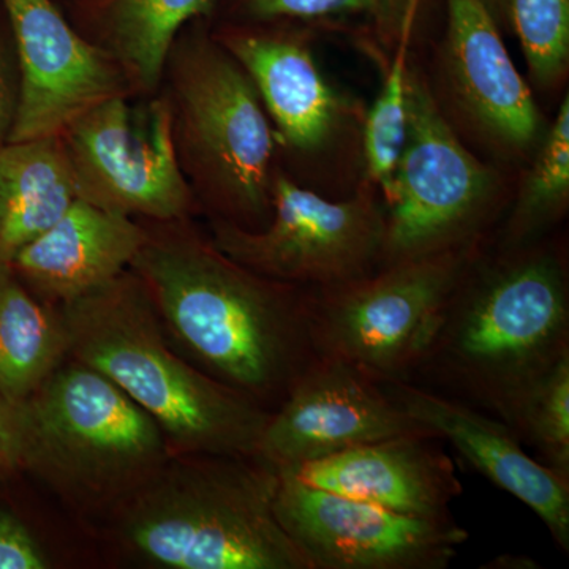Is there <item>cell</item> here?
I'll use <instances>...</instances> for the list:
<instances>
[{
    "mask_svg": "<svg viewBox=\"0 0 569 569\" xmlns=\"http://www.w3.org/2000/svg\"><path fill=\"white\" fill-rule=\"evenodd\" d=\"M130 271L164 331L204 372L257 402L284 397L316 358L310 302L194 236L149 234Z\"/></svg>",
    "mask_w": 569,
    "mask_h": 569,
    "instance_id": "6da1fadb",
    "label": "cell"
},
{
    "mask_svg": "<svg viewBox=\"0 0 569 569\" xmlns=\"http://www.w3.org/2000/svg\"><path fill=\"white\" fill-rule=\"evenodd\" d=\"M58 310L70 358L151 415L173 455L257 458L271 411L170 347L151 296L130 269Z\"/></svg>",
    "mask_w": 569,
    "mask_h": 569,
    "instance_id": "7a4b0ae2",
    "label": "cell"
},
{
    "mask_svg": "<svg viewBox=\"0 0 569 569\" xmlns=\"http://www.w3.org/2000/svg\"><path fill=\"white\" fill-rule=\"evenodd\" d=\"M258 458L173 455L114 516L130 553L167 569H312L276 516Z\"/></svg>",
    "mask_w": 569,
    "mask_h": 569,
    "instance_id": "3957f363",
    "label": "cell"
},
{
    "mask_svg": "<svg viewBox=\"0 0 569 569\" xmlns=\"http://www.w3.org/2000/svg\"><path fill=\"white\" fill-rule=\"evenodd\" d=\"M17 413V466L82 515L114 518L173 456L151 415L70 356Z\"/></svg>",
    "mask_w": 569,
    "mask_h": 569,
    "instance_id": "277c9868",
    "label": "cell"
},
{
    "mask_svg": "<svg viewBox=\"0 0 569 569\" xmlns=\"http://www.w3.org/2000/svg\"><path fill=\"white\" fill-rule=\"evenodd\" d=\"M567 353L563 269L550 254L533 253L493 269L463 296L456 291L425 362L507 425L523 392Z\"/></svg>",
    "mask_w": 569,
    "mask_h": 569,
    "instance_id": "5b68a950",
    "label": "cell"
},
{
    "mask_svg": "<svg viewBox=\"0 0 569 569\" xmlns=\"http://www.w3.org/2000/svg\"><path fill=\"white\" fill-rule=\"evenodd\" d=\"M466 257L445 249L395 261L380 276L325 288L310 305L313 353L377 381L402 380L425 365L458 291Z\"/></svg>",
    "mask_w": 569,
    "mask_h": 569,
    "instance_id": "8992f818",
    "label": "cell"
},
{
    "mask_svg": "<svg viewBox=\"0 0 569 569\" xmlns=\"http://www.w3.org/2000/svg\"><path fill=\"white\" fill-rule=\"evenodd\" d=\"M174 82L198 173L230 211L263 216L271 206L276 138L249 74L227 50L200 44L179 56Z\"/></svg>",
    "mask_w": 569,
    "mask_h": 569,
    "instance_id": "52a82bcc",
    "label": "cell"
},
{
    "mask_svg": "<svg viewBox=\"0 0 569 569\" xmlns=\"http://www.w3.org/2000/svg\"><path fill=\"white\" fill-rule=\"evenodd\" d=\"M271 206L264 230L219 222L212 244L264 279L323 288L362 279L383 253L387 220L370 193L329 201L280 176L272 183Z\"/></svg>",
    "mask_w": 569,
    "mask_h": 569,
    "instance_id": "ba28073f",
    "label": "cell"
},
{
    "mask_svg": "<svg viewBox=\"0 0 569 569\" xmlns=\"http://www.w3.org/2000/svg\"><path fill=\"white\" fill-rule=\"evenodd\" d=\"M62 138L82 200L160 222L189 211L192 194L176 152L170 103L132 107L119 93L82 112Z\"/></svg>",
    "mask_w": 569,
    "mask_h": 569,
    "instance_id": "9c48e42d",
    "label": "cell"
},
{
    "mask_svg": "<svg viewBox=\"0 0 569 569\" xmlns=\"http://www.w3.org/2000/svg\"><path fill=\"white\" fill-rule=\"evenodd\" d=\"M488 168L463 148L418 74H407V137L389 200L391 263L451 249L492 192Z\"/></svg>",
    "mask_w": 569,
    "mask_h": 569,
    "instance_id": "30bf717a",
    "label": "cell"
},
{
    "mask_svg": "<svg viewBox=\"0 0 569 569\" xmlns=\"http://www.w3.org/2000/svg\"><path fill=\"white\" fill-rule=\"evenodd\" d=\"M277 473V519L312 569H445L468 539L451 516L402 515Z\"/></svg>",
    "mask_w": 569,
    "mask_h": 569,
    "instance_id": "8fae6325",
    "label": "cell"
},
{
    "mask_svg": "<svg viewBox=\"0 0 569 569\" xmlns=\"http://www.w3.org/2000/svg\"><path fill=\"white\" fill-rule=\"evenodd\" d=\"M408 433L430 436L376 378L339 359L316 356L279 410L269 415L257 458L283 470Z\"/></svg>",
    "mask_w": 569,
    "mask_h": 569,
    "instance_id": "7c38bea8",
    "label": "cell"
},
{
    "mask_svg": "<svg viewBox=\"0 0 569 569\" xmlns=\"http://www.w3.org/2000/svg\"><path fill=\"white\" fill-rule=\"evenodd\" d=\"M0 2L20 62L9 142L62 134L82 112L121 93L116 59L81 39L51 0Z\"/></svg>",
    "mask_w": 569,
    "mask_h": 569,
    "instance_id": "4fadbf2b",
    "label": "cell"
},
{
    "mask_svg": "<svg viewBox=\"0 0 569 569\" xmlns=\"http://www.w3.org/2000/svg\"><path fill=\"white\" fill-rule=\"evenodd\" d=\"M387 383L389 396L408 417L430 436L443 437L482 477L529 507L553 541L568 552V477L527 455L518 436L505 422L402 380Z\"/></svg>",
    "mask_w": 569,
    "mask_h": 569,
    "instance_id": "5bb4252c",
    "label": "cell"
},
{
    "mask_svg": "<svg viewBox=\"0 0 569 569\" xmlns=\"http://www.w3.org/2000/svg\"><path fill=\"white\" fill-rule=\"evenodd\" d=\"M433 437L408 433L359 445L316 462L283 468L312 488L402 515L440 518L462 493L452 460Z\"/></svg>",
    "mask_w": 569,
    "mask_h": 569,
    "instance_id": "9a60e30c",
    "label": "cell"
},
{
    "mask_svg": "<svg viewBox=\"0 0 569 569\" xmlns=\"http://www.w3.org/2000/svg\"><path fill=\"white\" fill-rule=\"evenodd\" d=\"M447 17L445 59L463 110L493 140L527 148L537 138L541 116L496 18L482 0H447Z\"/></svg>",
    "mask_w": 569,
    "mask_h": 569,
    "instance_id": "2e32d148",
    "label": "cell"
},
{
    "mask_svg": "<svg viewBox=\"0 0 569 569\" xmlns=\"http://www.w3.org/2000/svg\"><path fill=\"white\" fill-rule=\"evenodd\" d=\"M148 236L130 216L78 198L50 230L22 247L10 264L20 279L58 307L129 271Z\"/></svg>",
    "mask_w": 569,
    "mask_h": 569,
    "instance_id": "e0dca14e",
    "label": "cell"
},
{
    "mask_svg": "<svg viewBox=\"0 0 569 569\" xmlns=\"http://www.w3.org/2000/svg\"><path fill=\"white\" fill-rule=\"evenodd\" d=\"M223 48L246 70L284 142L316 151L335 134L343 104L301 41L268 33L233 32Z\"/></svg>",
    "mask_w": 569,
    "mask_h": 569,
    "instance_id": "ac0fdd59",
    "label": "cell"
},
{
    "mask_svg": "<svg viewBox=\"0 0 569 569\" xmlns=\"http://www.w3.org/2000/svg\"><path fill=\"white\" fill-rule=\"evenodd\" d=\"M80 198L62 134L7 142L0 149V261L14 254Z\"/></svg>",
    "mask_w": 569,
    "mask_h": 569,
    "instance_id": "d6986e66",
    "label": "cell"
},
{
    "mask_svg": "<svg viewBox=\"0 0 569 569\" xmlns=\"http://www.w3.org/2000/svg\"><path fill=\"white\" fill-rule=\"evenodd\" d=\"M69 358L58 307L41 305L0 261V395L18 406Z\"/></svg>",
    "mask_w": 569,
    "mask_h": 569,
    "instance_id": "ffe728a7",
    "label": "cell"
},
{
    "mask_svg": "<svg viewBox=\"0 0 569 569\" xmlns=\"http://www.w3.org/2000/svg\"><path fill=\"white\" fill-rule=\"evenodd\" d=\"M216 0H111L108 37L112 58L142 88L159 84L176 33L211 13Z\"/></svg>",
    "mask_w": 569,
    "mask_h": 569,
    "instance_id": "44dd1931",
    "label": "cell"
},
{
    "mask_svg": "<svg viewBox=\"0 0 569 569\" xmlns=\"http://www.w3.org/2000/svg\"><path fill=\"white\" fill-rule=\"evenodd\" d=\"M507 426L538 449L542 463L569 478V353L523 392Z\"/></svg>",
    "mask_w": 569,
    "mask_h": 569,
    "instance_id": "7402d4cb",
    "label": "cell"
},
{
    "mask_svg": "<svg viewBox=\"0 0 569 569\" xmlns=\"http://www.w3.org/2000/svg\"><path fill=\"white\" fill-rule=\"evenodd\" d=\"M569 194V100L565 97L537 162L520 190L509 239L523 241L563 211Z\"/></svg>",
    "mask_w": 569,
    "mask_h": 569,
    "instance_id": "603a6c76",
    "label": "cell"
},
{
    "mask_svg": "<svg viewBox=\"0 0 569 569\" xmlns=\"http://www.w3.org/2000/svg\"><path fill=\"white\" fill-rule=\"evenodd\" d=\"M400 33V47L385 78L383 88L367 116L365 149L370 178L391 200L397 163L407 137V41Z\"/></svg>",
    "mask_w": 569,
    "mask_h": 569,
    "instance_id": "cb8c5ba5",
    "label": "cell"
},
{
    "mask_svg": "<svg viewBox=\"0 0 569 569\" xmlns=\"http://www.w3.org/2000/svg\"><path fill=\"white\" fill-rule=\"evenodd\" d=\"M509 17L535 80L559 81L569 61V0H511Z\"/></svg>",
    "mask_w": 569,
    "mask_h": 569,
    "instance_id": "d4e9b609",
    "label": "cell"
},
{
    "mask_svg": "<svg viewBox=\"0 0 569 569\" xmlns=\"http://www.w3.org/2000/svg\"><path fill=\"white\" fill-rule=\"evenodd\" d=\"M418 0H246L258 20H323V18H369L381 31L402 33L411 29Z\"/></svg>",
    "mask_w": 569,
    "mask_h": 569,
    "instance_id": "484cf974",
    "label": "cell"
},
{
    "mask_svg": "<svg viewBox=\"0 0 569 569\" xmlns=\"http://www.w3.org/2000/svg\"><path fill=\"white\" fill-rule=\"evenodd\" d=\"M43 549L20 519L0 511V569H47Z\"/></svg>",
    "mask_w": 569,
    "mask_h": 569,
    "instance_id": "4316f807",
    "label": "cell"
},
{
    "mask_svg": "<svg viewBox=\"0 0 569 569\" xmlns=\"http://www.w3.org/2000/svg\"><path fill=\"white\" fill-rule=\"evenodd\" d=\"M18 462L17 406L0 395V471Z\"/></svg>",
    "mask_w": 569,
    "mask_h": 569,
    "instance_id": "83f0119b",
    "label": "cell"
},
{
    "mask_svg": "<svg viewBox=\"0 0 569 569\" xmlns=\"http://www.w3.org/2000/svg\"><path fill=\"white\" fill-rule=\"evenodd\" d=\"M17 111V93L11 86L9 62L0 43V149L9 142Z\"/></svg>",
    "mask_w": 569,
    "mask_h": 569,
    "instance_id": "f1b7e54d",
    "label": "cell"
},
{
    "mask_svg": "<svg viewBox=\"0 0 569 569\" xmlns=\"http://www.w3.org/2000/svg\"><path fill=\"white\" fill-rule=\"evenodd\" d=\"M486 3V7L490 10V13L493 14V18H508L509 17V7H511V0H482Z\"/></svg>",
    "mask_w": 569,
    "mask_h": 569,
    "instance_id": "f546056e",
    "label": "cell"
}]
</instances>
